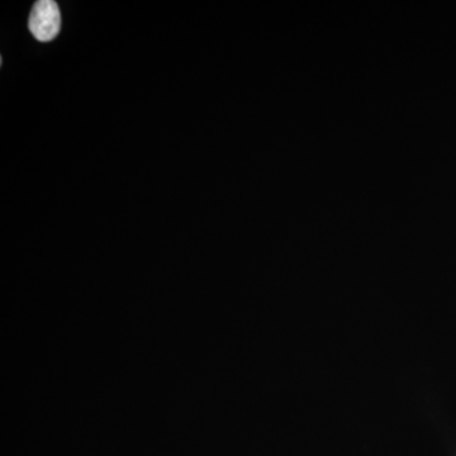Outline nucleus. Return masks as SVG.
Segmentation results:
<instances>
[{
  "instance_id": "nucleus-1",
  "label": "nucleus",
  "mask_w": 456,
  "mask_h": 456,
  "mask_svg": "<svg viewBox=\"0 0 456 456\" xmlns=\"http://www.w3.org/2000/svg\"><path fill=\"white\" fill-rule=\"evenodd\" d=\"M28 26L36 40L41 42L53 40L59 35L60 27H61L59 5L53 0L36 2L29 16Z\"/></svg>"
}]
</instances>
